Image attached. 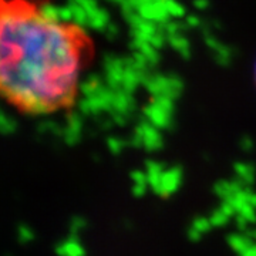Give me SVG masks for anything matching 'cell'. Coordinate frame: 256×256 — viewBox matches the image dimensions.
I'll list each match as a JSON object with an SVG mask.
<instances>
[{
  "mask_svg": "<svg viewBox=\"0 0 256 256\" xmlns=\"http://www.w3.org/2000/svg\"><path fill=\"white\" fill-rule=\"evenodd\" d=\"M92 56V37L57 8L36 0H2L0 90L23 114L72 108Z\"/></svg>",
  "mask_w": 256,
  "mask_h": 256,
  "instance_id": "6da1fadb",
  "label": "cell"
},
{
  "mask_svg": "<svg viewBox=\"0 0 256 256\" xmlns=\"http://www.w3.org/2000/svg\"><path fill=\"white\" fill-rule=\"evenodd\" d=\"M181 185H182V171L178 166L166 168L161 175V180L154 194L161 198H170L175 192H178Z\"/></svg>",
  "mask_w": 256,
  "mask_h": 256,
  "instance_id": "7a4b0ae2",
  "label": "cell"
},
{
  "mask_svg": "<svg viewBox=\"0 0 256 256\" xmlns=\"http://www.w3.org/2000/svg\"><path fill=\"white\" fill-rule=\"evenodd\" d=\"M236 215L235 208L228 201H220V205L210 212V220L214 228H224L226 226L230 220H234Z\"/></svg>",
  "mask_w": 256,
  "mask_h": 256,
  "instance_id": "3957f363",
  "label": "cell"
},
{
  "mask_svg": "<svg viewBox=\"0 0 256 256\" xmlns=\"http://www.w3.org/2000/svg\"><path fill=\"white\" fill-rule=\"evenodd\" d=\"M56 254L57 256H86V248L82 244L78 236H72L68 235L67 238L60 240L56 246Z\"/></svg>",
  "mask_w": 256,
  "mask_h": 256,
  "instance_id": "277c9868",
  "label": "cell"
},
{
  "mask_svg": "<svg viewBox=\"0 0 256 256\" xmlns=\"http://www.w3.org/2000/svg\"><path fill=\"white\" fill-rule=\"evenodd\" d=\"M212 228L214 226L210 224V216H202V215H200V216H196V218L192 220L190 226H188L186 234H188V238H190L191 242H200Z\"/></svg>",
  "mask_w": 256,
  "mask_h": 256,
  "instance_id": "5b68a950",
  "label": "cell"
},
{
  "mask_svg": "<svg viewBox=\"0 0 256 256\" xmlns=\"http://www.w3.org/2000/svg\"><path fill=\"white\" fill-rule=\"evenodd\" d=\"M138 146H144L148 151H156L161 146V137L154 128H140L137 131Z\"/></svg>",
  "mask_w": 256,
  "mask_h": 256,
  "instance_id": "8992f818",
  "label": "cell"
},
{
  "mask_svg": "<svg viewBox=\"0 0 256 256\" xmlns=\"http://www.w3.org/2000/svg\"><path fill=\"white\" fill-rule=\"evenodd\" d=\"M244 188V185L238 180H220L215 184L214 192L220 201H228L235 194H238Z\"/></svg>",
  "mask_w": 256,
  "mask_h": 256,
  "instance_id": "52a82bcc",
  "label": "cell"
},
{
  "mask_svg": "<svg viewBox=\"0 0 256 256\" xmlns=\"http://www.w3.org/2000/svg\"><path fill=\"white\" fill-rule=\"evenodd\" d=\"M226 242H228V246L238 256L240 255V254H244L250 245H254L250 236H248L246 234H244L242 230L234 232V234H229L228 238H226Z\"/></svg>",
  "mask_w": 256,
  "mask_h": 256,
  "instance_id": "ba28073f",
  "label": "cell"
},
{
  "mask_svg": "<svg viewBox=\"0 0 256 256\" xmlns=\"http://www.w3.org/2000/svg\"><path fill=\"white\" fill-rule=\"evenodd\" d=\"M131 182H132V185H131L132 195L137 196V198L144 196L150 190V184H148L146 171H134L131 174Z\"/></svg>",
  "mask_w": 256,
  "mask_h": 256,
  "instance_id": "9c48e42d",
  "label": "cell"
},
{
  "mask_svg": "<svg viewBox=\"0 0 256 256\" xmlns=\"http://www.w3.org/2000/svg\"><path fill=\"white\" fill-rule=\"evenodd\" d=\"M255 176V168L252 164L239 162L235 165V180H238L244 186H249L250 184H254Z\"/></svg>",
  "mask_w": 256,
  "mask_h": 256,
  "instance_id": "30bf717a",
  "label": "cell"
},
{
  "mask_svg": "<svg viewBox=\"0 0 256 256\" xmlns=\"http://www.w3.org/2000/svg\"><path fill=\"white\" fill-rule=\"evenodd\" d=\"M164 172V168L162 165L154 162V161H150L146 162V174L148 178V184H150V190L154 192L158 186V182L161 180V175Z\"/></svg>",
  "mask_w": 256,
  "mask_h": 256,
  "instance_id": "8fae6325",
  "label": "cell"
},
{
  "mask_svg": "<svg viewBox=\"0 0 256 256\" xmlns=\"http://www.w3.org/2000/svg\"><path fill=\"white\" fill-rule=\"evenodd\" d=\"M16 238H18L20 245H28V244H32L34 240L36 235H34V230L30 225L20 224L18 229H16Z\"/></svg>",
  "mask_w": 256,
  "mask_h": 256,
  "instance_id": "7c38bea8",
  "label": "cell"
},
{
  "mask_svg": "<svg viewBox=\"0 0 256 256\" xmlns=\"http://www.w3.org/2000/svg\"><path fill=\"white\" fill-rule=\"evenodd\" d=\"M87 228V220L82 218V215H74L73 218L68 222V235L72 236H78Z\"/></svg>",
  "mask_w": 256,
  "mask_h": 256,
  "instance_id": "4fadbf2b",
  "label": "cell"
},
{
  "mask_svg": "<svg viewBox=\"0 0 256 256\" xmlns=\"http://www.w3.org/2000/svg\"><path fill=\"white\" fill-rule=\"evenodd\" d=\"M239 256H256V244L250 245V246L248 248V249L245 250V252H244V254H240Z\"/></svg>",
  "mask_w": 256,
  "mask_h": 256,
  "instance_id": "5bb4252c",
  "label": "cell"
}]
</instances>
